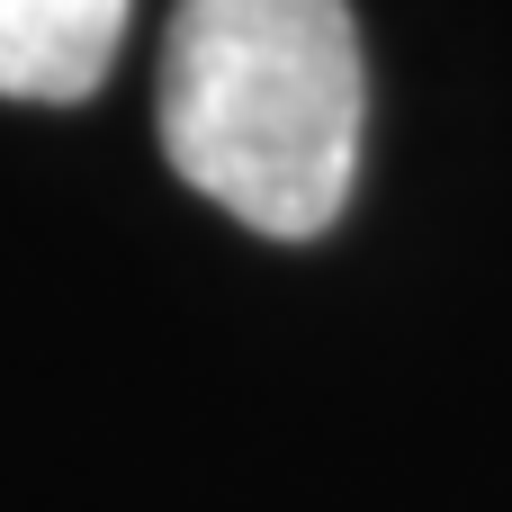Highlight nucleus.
<instances>
[{"mask_svg":"<svg viewBox=\"0 0 512 512\" xmlns=\"http://www.w3.org/2000/svg\"><path fill=\"white\" fill-rule=\"evenodd\" d=\"M171 171L270 243H306L351 207L369 135V63L351 0H180L162 36Z\"/></svg>","mask_w":512,"mask_h":512,"instance_id":"nucleus-1","label":"nucleus"},{"mask_svg":"<svg viewBox=\"0 0 512 512\" xmlns=\"http://www.w3.org/2000/svg\"><path fill=\"white\" fill-rule=\"evenodd\" d=\"M135 0H0V99H90L126 45Z\"/></svg>","mask_w":512,"mask_h":512,"instance_id":"nucleus-2","label":"nucleus"}]
</instances>
